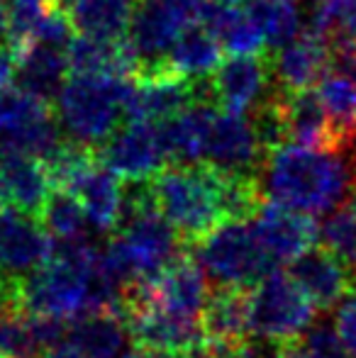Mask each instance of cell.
I'll return each mask as SVG.
<instances>
[{"mask_svg": "<svg viewBox=\"0 0 356 358\" xmlns=\"http://www.w3.org/2000/svg\"><path fill=\"white\" fill-rule=\"evenodd\" d=\"M52 5L57 3L52 0H8V47L13 49V54L34 42V32Z\"/></svg>", "mask_w": 356, "mask_h": 358, "instance_id": "cell-31", "label": "cell"}, {"mask_svg": "<svg viewBox=\"0 0 356 358\" xmlns=\"http://www.w3.org/2000/svg\"><path fill=\"white\" fill-rule=\"evenodd\" d=\"M273 62V73L278 78V88L285 93L305 90L322 78V73L329 69V42L327 37L313 32H303L280 47L278 57Z\"/></svg>", "mask_w": 356, "mask_h": 358, "instance_id": "cell-18", "label": "cell"}, {"mask_svg": "<svg viewBox=\"0 0 356 358\" xmlns=\"http://www.w3.org/2000/svg\"><path fill=\"white\" fill-rule=\"evenodd\" d=\"M266 34L269 47H285L300 32V13L295 0H244Z\"/></svg>", "mask_w": 356, "mask_h": 358, "instance_id": "cell-30", "label": "cell"}, {"mask_svg": "<svg viewBox=\"0 0 356 358\" xmlns=\"http://www.w3.org/2000/svg\"><path fill=\"white\" fill-rule=\"evenodd\" d=\"M149 185L159 213L176 227L185 244L203 239L220 222H225V173L205 161L166 166L149 180Z\"/></svg>", "mask_w": 356, "mask_h": 358, "instance_id": "cell-3", "label": "cell"}, {"mask_svg": "<svg viewBox=\"0 0 356 358\" xmlns=\"http://www.w3.org/2000/svg\"><path fill=\"white\" fill-rule=\"evenodd\" d=\"M290 275L320 310L339 305L354 287L352 268L327 246H313L295 259L290 264Z\"/></svg>", "mask_w": 356, "mask_h": 358, "instance_id": "cell-14", "label": "cell"}, {"mask_svg": "<svg viewBox=\"0 0 356 358\" xmlns=\"http://www.w3.org/2000/svg\"><path fill=\"white\" fill-rule=\"evenodd\" d=\"M310 3H320V0H310Z\"/></svg>", "mask_w": 356, "mask_h": 358, "instance_id": "cell-42", "label": "cell"}, {"mask_svg": "<svg viewBox=\"0 0 356 358\" xmlns=\"http://www.w3.org/2000/svg\"><path fill=\"white\" fill-rule=\"evenodd\" d=\"M66 339L86 358H124L132 336L120 312H93L69 324Z\"/></svg>", "mask_w": 356, "mask_h": 358, "instance_id": "cell-22", "label": "cell"}, {"mask_svg": "<svg viewBox=\"0 0 356 358\" xmlns=\"http://www.w3.org/2000/svg\"><path fill=\"white\" fill-rule=\"evenodd\" d=\"M354 169L337 151L283 144L264 161V195L305 215H325L349 198Z\"/></svg>", "mask_w": 356, "mask_h": 358, "instance_id": "cell-2", "label": "cell"}, {"mask_svg": "<svg viewBox=\"0 0 356 358\" xmlns=\"http://www.w3.org/2000/svg\"><path fill=\"white\" fill-rule=\"evenodd\" d=\"M273 62L259 54H234L210 73L208 85L213 103L232 113H247L266 95Z\"/></svg>", "mask_w": 356, "mask_h": 358, "instance_id": "cell-12", "label": "cell"}, {"mask_svg": "<svg viewBox=\"0 0 356 358\" xmlns=\"http://www.w3.org/2000/svg\"><path fill=\"white\" fill-rule=\"evenodd\" d=\"M183 29V20L162 0H139L129 24V42L137 49L139 62H152L164 59V54L171 52Z\"/></svg>", "mask_w": 356, "mask_h": 358, "instance_id": "cell-20", "label": "cell"}, {"mask_svg": "<svg viewBox=\"0 0 356 358\" xmlns=\"http://www.w3.org/2000/svg\"><path fill=\"white\" fill-rule=\"evenodd\" d=\"M208 275L198 266L193 256H178L171 266L157 273L154 278L134 285L124 295L122 307H142L152 305L166 310L171 315L185 317V320H200L203 307L208 302Z\"/></svg>", "mask_w": 356, "mask_h": 358, "instance_id": "cell-7", "label": "cell"}, {"mask_svg": "<svg viewBox=\"0 0 356 358\" xmlns=\"http://www.w3.org/2000/svg\"><path fill=\"white\" fill-rule=\"evenodd\" d=\"M162 3L169 5L188 27V24H198L208 20V13L215 0H162Z\"/></svg>", "mask_w": 356, "mask_h": 358, "instance_id": "cell-35", "label": "cell"}, {"mask_svg": "<svg viewBox=\"0 0 356 358\" xmlns=\"http://www.w3.org/2000/svg\"><path fill=\"white\" fill-rule=\"evenodd\" d=\"M303 346L313 358H349L344 349L342 339H339L337 329L327 324H313L303 336H300Z\"/></svg>", "mask_w": 356, "mask_h": 358, "instance_id": "cell-33", "label": "cell"}, {"mask_svg": "<svg viewBox=\"0 0 356 358\" xmlns=\"http://www.w3.org/2000/svg\"><path fill=\"white\" fill-rule=\"evenodd\" d=\"M334 329H337L349 358H356V287H352L347 292V297L339 302Z\"/></svg>", "mask_w": 356, "mask_h": 358, "instance_id": "cell-34", "label": "cell"}, {"mask_svg": "<svg viewBox=\"0 0 356 358\" xmlns=\"http://www.w3.org/2000/svg\"><path fill=\"white\" fill-rule=\"evenodd\" d=\"M52 103L24 88L0 90V137H13L32 124L52 117Z\"/></svg>", "mask_w": 356, "mask_h": 358, "instance_id": "cell-29", "label": "cell"}, {"mask_svg": "<svg viewBox=\"0 0 356 358\" xmlns=\"http://www.w3.org/2000/svg\"><path fill=\"white\" fill-rule=\"evenodd\" d=\"M318 93L332 122L339 149L356 142V78L337 69H327L318 80Z\"/></svg>", "mask_w": 356, "mask_h": 358, "instance_id": "cell-26", "label": "cell"}, {"mask_svg": "<svg viewBox=\"0 0 356 358\" xmlns=\"http://www.w3.org/2000/svg\"><path fill=\"white\" fill-rule=\"evenodd\" d=\"M215 3H220V5H239V3H244V0H215Z\"/></svg>", "mask_w": 356, "mask_h": 358, "instance_id": "cell-41", "label": "cell"}, {"mask_svg": "<svg viewBox=\"0 0 356 358\" xmlns=\"http://www.w3.org/2000/svg\"><path fill=\"white\" fill-rule=\"evenodd\" d=\"M127 78L118 76H81L64 80L57 100V117L73 142L88 146L103 144L118 129L124 113Z\"/></svg>", "mask_w": 356, "mask_h": 358, "instance_id": "cell-4", "label": "cell"}, {"mask_svg": "<svg viewBox=\"0 0 356 358\" xmlns=\"http://www.w3.org/2000/svg\"><path fill=\"white\" fill-rule=\"evenodd\" d=\"M124 358H190L188 354H176V351H159V349H142V346H134L127 351Z\"/></svg>", "mask_w": 356, "mask_h": 358, "instance_id": "cell-38", "label": "cell"}, {"mask_svg": "<svg viewBox=\"0 0 356 358\" xmlns=\"http://www.w3.org/2000/svg\"><path fill=\"white\" fill-rule=\"evenodd\" d=\"M222 44L205 22L188 24L169 52V64L190 78H205L220 66Z\"/></svg>", "mask_w": 356, "mask_h": 358, "instance_id": "cell-27", "label": "cell"}, {"mask_svg": "<svg viewBox=\"0 0 356 358\" xmlns=\"http://www.w3.org/2000/svg\"><path fill=\"white\" fill-rule=\"evenodd\" d=\"M15 64H17L20 88L39 95V98L54 103L64 85V73L69 71V59L64 49L49 47L42 42H32L15 52Z\"/></svg>", "mask_w": 356, "mask_h": 358, "instance_id": "cell-23", "label": "cell"}, {"mask_svg": "<svg viewBox=\"0 0 356 358\" xmlns=\"http://www.w3.org/2000/svg\"><path fill=\"white\" fill-rule=\"evenodd\" d=\"M315 310L293 275L271 271L249 290V334L276 344L295 341L313 327Z\"/></svg>", "mask_w": 356, "mask_h": 358, "instance_id": "cell-6", "label": "cell"}, {"mask_svg": "<svg viewBox=\"0 0 356 358\" xmlns=\"http://www.w3.org/2000/svg\"><path fill=\"white\" fill-rule=\"evenodd\" d=\"M0 358H8V356H0Z\"/></svg>", "mask_w": 356, "mask_h": 358, "instance_id": "cell-43", "label": "cell"}, {"mask_svg": "<svg viewBox=\"0 0 356 358\" xmlns=\"http://www.w3.org/2000/svg\"><path fill=\"white\" fill-rule=\"evenodd\" d=\"M54 236L42 220L13 205H0V273L10 280H24L39 271L54 254Z\"/></svg>", "mask_w": 356, "mask_h": 358, "instance_id": "cell-9", "label": "cell"}, {"mask_svg": "<svg viewBox=\"0 0 356 358\" xmlns=\"http://www.w3.org/2000/svg\"><path fill=\"white\" fill-rule=\"evenodd\" d=\"M320 236L322 246L334 251L352 268V273H356V205L347 203V208L329 215L320 229Z\"/></svg>", "mask_w": 356, "mask_h": 358, "instance_id": "cell-32", "label": "cell"}, {"mask_svg": "<svg viewBox=\"0 0 356 358\" xmlns=\"http://www.w3.org/2000/svg\"><path fill=\"white\" fill-rule=\"evenodd\" d=\"M69 71L81 76H118L127 78L137 71L139 54L129 37L103 39L78 34L69 44Z\"/></svg>", "mask_w": 356, "mask_h": 358, "instance_id": "cell-17", "label": "cell"}, {"mask_svg": "<svg viewBox=\"0 0 356 358\" xmlns=\"http://www.w3.org/2000/svg\"><path fill=\"white\" fill-rule=\"evenodd\" d=\"M98 159L124 183H144L169 166L162 127L154 122L132 120L115 129L98 149Z\"/></svg>", "mask_w": 356, "mask_h": 358, "instance_id": "cell-8", "label": "cell"}, {"mask_svg": "<svg viewBox=\"0 0 356 358\" xmlns=\"http://www.w3.org/2000/svg\"><path fill=\"white\" fill-rule=\"evenodd\" d=\"M283 113L288 142L320 151H339L332 122L325 110L320 93L313 88L285 93L283 90Z\"/></svg>", "mask_w": 356, "mask_h": 358, "instance_id": "cell-19", "label": "cell"}, {"mask_svg": "<svg viewBox=\"0 0 356 358\" xmlns=\"http://www.w3.org/2000/svg\"><path fill=\"white\" fill-rule=\"evenodd\" d=\"M203 161L222 173L259 176V169L266 161V151L262 149L244 113L215 110Z\"/></svg>", "mask_w": 356, "mask_h": 358, "instance_id": "cell-10", "label": "cell"}, {"mask_svg": "<svg viewBox=\"0 0 356 358\" xmlns=\"http://www.w3.org/2000/svg\"><path fill=\"white\" fill-rule=\"evenodd\" d=\"M39 220L57 241H83L88 236L90 222L78 198L69 190L54 188L39 213Z\"/></svg>", "mask_w": 356, "mask_h": 358, "instance_id": "cell-28", "label": "cell"}, {"mask_svg": "<svg viewBox=\"0 0 356 358\" xmlns=\"http://www.w3.org/2000/svg\"><path fill=\"white\" fill-rule=\"evenodd\" d=\"M0 169L8 188V203L22 213L39 217L54 190L47 166L34 156L0 142Z\"/></svg>", "mask_w": 356, "mask_h": 358, "instance_id": "cell-16", "label": "cell"}, {"mask_svg": "<svg viewBox=\"0 0 356 358\" xmlns=\"http://www.w3.org/2000/svg\"><path fill=\"white\" fill-rule=\"evenodd\" d=\"M137 5L139 0H73L69 13L81 34L120 39L127 37Z\"/></svg>", "mask_w": 356, "mask_h": 358, "instance_id": "cell-25", "label": "cell"}, {"mask_svg": "<svg viewBox=\"0 0 356 358\" xmlns=\"http://www.w3.org/2000/svg\"><path fill=\"white\" fill-rule=\"evenodd\" d=\"M8 42V0H0V44Z\"/></svg>", "mask_w": 356, "mask_h": 358, "instance_id": "cell-39", "label": "cell"}, {"mask_svg": "<svg viewBox=\"0 0 356 358\" xmlns=\"http://www.w3.org/2000/svg\"><path fill=\"white\" fill-rule=\"evenodd\" d=\"M205 341L242 344L249 336V290L218 287L210 292L200 315Z\"/></svg>", "mask_w": 356, "mask_h": 358, "instance_id": "cell-21", "label": "cell"}, {"mask_svg": "<svg viewBox=\"0 0 356 358\" xmlns=\"http://www.w3.org/2000/svg\"><path fill=\"white\" fill-rule=\"evenodd\" d=\"M15 71H17V64H15V54L8 47V42L0 44V90H5L13 80Z\"/></svg>", "mask_w": 356, "mask_h": 358, "instance_id": "cell-36", "label": "cell"}, {"mask_svg": "<svg viewBox=\"0 0 356 358\" xmlns=\"http://www.w3.org/2000/svg\"><path fill=\"white\" fill-rule=\"evenodd\" d=\"M122 300L88 239L57 241L52 259L20 280L15 310L71 324L93 312H120Z\"/></svg>", "mask_w": 356, "mask_h": 358, "instance_id": "cell-1", "label": "cell"}, {"mask_svg": "<svg viewBox=\"0 0 356 358\" xmlns=\"http://www.w3.org/2000/svg\"><path fill=\"white\" fill-rule=\"evenodd\" d=\"M39 358H86L81 354V351L76 349V346L71 344L69 339H64V341H59V344H54V346H49L47 351H44Z\"/></svg>", "mask_w": 356, "mask_h": 358, "instance_id": "cell-37", "label": "cell"}, {"mask_svg": "<svg viewBox=\"0 0 356 358\" xmlns=\"http://www.w3.org/2000/svg\"><path fill=\"white\" fill-rule=\"evenodd\" d=\"M120 315L127 322L132 344L142 349L190 354L205 341L200 320H185V317L171 315L152 305L124 307Z\"/></svg>", "mask_w": 356, "mask_h": 358, "instance_id": "cell-13", "label": "cell"}, {"mask_svg": "<svg viewBox=\"0 0 356 358\" xmlns=\"http://www.w3.org/2000/svg\"><path fill=\"white\" fill-rule=\"evenodd\" d=\"M66 190L78 198L93 229L100 234L118 231L124 213V188L103 161L95 159Z\"/></svg>", "mask_w": 356, "mask_h": 358, "instance_id": "cell-15", "label": "cell"}, {"mask_svg": "<svg viewBox=\"0 0 356 358\" xmlns=\"http://www.w3.org/2000/svg\"><path fill=\"white\" fill-rule=\"evenodd\" d=\"M252 224L276 266L293 264L320 239V227L315 224L313 215L283 208L273 200H266L259 208V213L252 217Z\"/></svg>", "mask_w": 356, "mask_h": 358, "instance_id": "cell-11", "label": "cell"}, {"mask_svg": "<svg viewBox=\"0 0 356 358\" xmlns=\"http://www.w3.org/2000/svg\"><path fill=\"white\" fill-rule=\"evenodd\" d=\"M193 259L213 278L218 287H242L252 290L266 278L276 264L254 231L252 220H225L203 239L193 241Z\"/></svg>", "mask_w": 356, "mask_h": 358, "instance_id": "cell-5", "label": "cell"}, {"mask_svg": "<svg viewBox=\"0 0 356 358\" xmlns=\"http://www.w3.org/2000/svg\"><path fill=\"white\" fill-rule=\"evenodd\" d=\"M0 205H10L8 203V188H5V178H3V169H0Z\"/></svg>", "mask_w": 356, "mask_h": 358, "instance_id": "cell-40", "label": "cell"}, {"mask_svg": "<svg viewBox=\"0 0 356 358\" xmlns=\"http://www.w3.org/2000/svg\"><path fill=\"white\" fill-rule=\"evenodd\" d=\"M215 37L220 39L227 52L232 54H259L266 47V34H264L262 24L257 22L247 5H220L213 3L205 20Z\"/></svg>", "mask_w": 356, "mask_h": 358, "instance_id": "cell-24", "label": "cell"}]
</instances>
